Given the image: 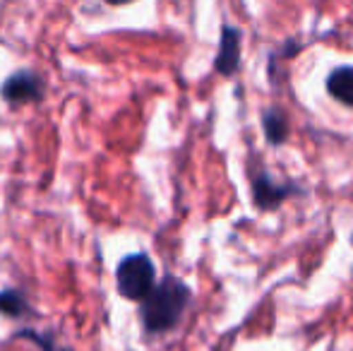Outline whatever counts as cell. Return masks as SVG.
<instances>
[{
	"label": "cell",
	"instance_id": "5b68a950",
	"mask_svg": "<svg viewBox=\"0 0 353 351\" xmlns=\"http://www.w3.org/2000/svg\"><path fill=\"white\" fill-rule=\"evenodd\" d=\"M293 185H283V183H274L270 176H257L252 183V192H255V205L260 210H274L276 205H281L286 200L288 192H293Z\"/></svg>",
	"mask_w": 353,
	"mask_h": 351
},
{
	"label": "cell",
	"instance_id": "6da1fadb",
	"mask_svg": "<svg viewBox=\"0 0 353 351\" xmlns=\"http://www.w3.org/2000/svg\"><path fill=\"white\" fill-rule=\"evenodd\" d=\"M188 301L190 289L176 277H166L161 284H154V289L142 299V323L147 332L161 334L176 328Z\"/></svg>",
	"mask_w": 353,
	"mask_h": 351
},
{
	"label": "cell",
	"instance_id": "52a82bcc",
	"mask_svg": "<svg viewBox=\"0 0 353 351\" xmlns=\"http://www.w3.org/2000/svg\"><path fill=\"white\" fill-rule=\"evenodd\" d=\"M262 128H265V135H267V140H270V145H281V142H286L288 121L281 108H267L265 116H262Z\"/></svg>",
	"mask_w": 353,
	"mask_h": 351
},
{
	"label": "cell",
	"instance_id": "ba28073f",
	"mask_svg": "<svg viewBox=\"0 0 353 351\" xmlns=\"http://www.w3.org/2000/svg\"><path fill=\"white\" fill-rule=\"evenodd\" d=\"M27 310H29V305L19 291H12V289L0 291V313L10 315V318H19V315H24Z\"/></svg>",
	"mask_w": 353,
	"mask_h": 351
},
{
	"label": "cell",
	"instance_id": "3957f363",
	"mask_svg": "<svg viewBox=\"0 0 353 351\" xmlns=\"http://www.w3.org/2000/svg\"><path fill=\"white\" fill-rule=\"evenodd\" d=\"M0 94H3L5 101L12 103V106H17V103L39 101V99L43 97V82H41V77L34 75V72L19 70L5 80Z\"/></svg>",
	"mask_w": 353,
	"mask_h": 351
},
{
	"label": "cell",
	"instance_id": "7a4b0ae2",
	"mask_svg": "<svg viewBox=\"0 0 353 351\" xmlns=\"http://www.w3.org/2000/svg\"><path fill=\"white\" fill-rule=\"evenodd\" d=\"M154 284H157V272L144 253L125 255L116 267V286L123 299L142 301L154 289Z\"/></svg>",
	"mask_w": 353,
	"mask_h": 351
},
{
	"label": "cell",
	"instance_id": "277c9868",
	"mask_svg": "<svg viewBox=\"0 0 353 351\" xmlns=\"http://www.w3.org/2000/svg\"><path fill=\"white\" fill-rule=\"evenodd\" d=\"M214 68L221 75H233V72L241 68V29L226 27L221 29V39H219V53L216 61H214Z\"/></svg>",
	"mask_w": 353,
	"mask_h": 351
},
{
	"label": "cell",
	"instance_id": "9c48e42d",
	"mask_svg": "<svg viewBox=\"0 0 353 351\" xmlns=\"http://www.w3.org/2000/svg\"><path fill=\"white\" fill-rule=\"evenodd\" d=\"M106 3H111V5H125V3H132V0H106Z\"/></svg>",
	"mask_w": 353,
	"mask_h": 351
},
{
	"label": "cell",
	"instance_id": "8992f818",
	"mask_svg": "<svg viewBox=\"0 0 353 351\" xmlns=\"http://www.w3.org/2000/svg\"><path fill=\"white\" fill-rule=\"evenodd\" d=\"M327 92L344 106H353V66L332 70V75L327 77Z\"/></svg>",
	"mask_w": 353,
	"mask_h": 351
}]
</instances>
